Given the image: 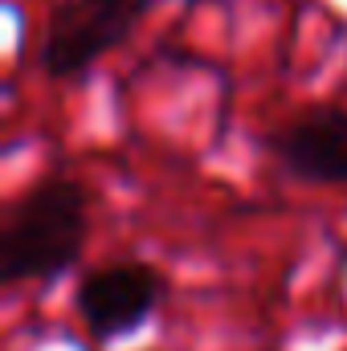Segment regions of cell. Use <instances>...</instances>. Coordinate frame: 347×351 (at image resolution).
<instances>
[{
	"label": "cell",
	"mask_w": 347,
	"mask_h": 351,
	"mask_svg": "<svg viewBox=\"0 0 347 351\" xmlns=\"http://www.w3.org/2000/svg\"><path fill=\"white\" fill-rule=\"evenodd\" d=\"M270 147L294 180L347 184V110L315 106L311 114L286 123L270 139Z\"/></svg>",
	"instance_id": "4"
},
{
	"label": "cell",
	"mask_w": 347,
	"mask_h": 351,
	"mask_svg": "<svg viewBox=\"0 0 347 351\" xmlns=\"http://www.w3.org/2000/svg\"><path fill=\"white\" fill-rule=\"evenodd\" d=\"M152 0H66L53 8L41 41V70L49 78H78L110 53L147 12Z\"/></svg>",
	"instance_id": "2"
},
{
	"label": "cell",
	"mask_w": 347,
	"mask_h": 351,
	"mask_svg": "<svg viewBox=\"0 0 347 351\" xmlns=\"http://www.w3.org/2000/svg\"><path fill=\"white\" fill-rule=\"evenodd\" d=\"M90 233V192L70 176H49L29 188L0 229V278H53L82 258Z\"/></svg>",
	"instance_id": "1"
},
{
	"label": "cell",
	"mask_w": 347,
	"mask_h": 351,
	"mask_svg": "<svg viewBox=\"0 0 347 351\" xmlns=\"http://www.w3.org/2000/svg\"><path fill=\"white\" fill-rule=\"evenodd\" d=\"M164 294V278L143 262H110L78 282L74 306L94 343H115L147 323Z\"/></svg>",
	"instance_id": "3"
}]
</instances>
